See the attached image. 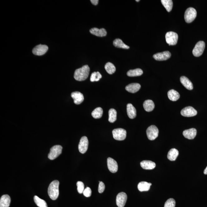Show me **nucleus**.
I'll return each instance as SVG.
<instances>
[{
	"mask_svg": "<svg viewBox=\"0 0 207 207\" xmlns=\"http://www.w3.org/2000/svg\"><path fill=\"white\" fill-rule=\"evenodd\" d=\"M90 68L87 65L83 66L81 68L77 69L74 73V78L78 81H83L88 78Z\"/></svg>",
	"mask_w": 207,
	"mask_h": 207,
	"instance_id": "nucleus-1",
	"label": "nucleus"
},
{
	"mask_svg": "<svg viewBox=\"0 0 207 207\" xmlns=\"http://www.w3.org/2000/svg\"><path fill=\"white\" fill-rule=\"evenodd\" d=\"M59 181L57 180L53 181L49 186L48 192L49 196L52 200H55L58 198L59 194Z\"/></svg>",
	"mask_w": 207,
	"mask_h": 207,
	"instance_id": "nucleus-2",
	"label": "nucleus"
},
{
	"mask_svg": "<svg viewBox=\"0 0 207 207\" xmlns=\"http://www.w3.org/2000/svg\"><path fill=\"white\" fill-rule=\"evenodd\" d=\"M196 16L197 12L196 9L193 7L188 8L185 12V21L187 23H191L194 21Z\"/></svg>",
	"mask_w": 207,
	"mask_h": 207,
	"instance_id": "nucleus-3",
	"label": "nucleus"
},
{
	"mask_svg": "<svg viewBox=\"0 0 207 207\" xmlns=\"http://www.w3.org/2000/svg\"><path fill=\"white\" fill-rule=\"evenodd\" d=\"M62 149L63 147L60 145L53 146L50 149V152L48 155V159L51 160L56 159L62 154Z\"/></svg>",
	"mask_w": 207,
	"mask_h": 207,
	"instance_id": "nucleus-4",
	"label": "nucleus"
},
{
	"mask_svg": "<svg viewBox=\"0 0 207 207\" xmlns=\"http://www.w3.org/2000/svg\"><path fill=\"white\" fill-rule=\"evenodd\" d=\"M146 132L148 139L150 140H154L158 137L159 131L156 126L152 125L148 128Z\"/></svg>",
	"mask_w": 207,
	"mask_h": 207,
	"instance_id": "nucleus-5",
	"label": "nucleus"
},
{
	"mask_svg": "<svg viewBox=\"0 0 207 207\" xmlns=\"http://www.w3.org/2000/svg\"><path fill=\"white\" fill-rule=\"evenodd\" d=\"M113 136L116 140L122 141L126 139L127 132L125 129L118 128L113 130L112 132Z\"/></svg>",
	"mask_w": 207,
	"mask_h": 207,
	"instance_id": "nucleus-6",
	"label": "nucleus"
},
{
	"mask_svg": "<svg viewBox=\"0 0 207 207\" xmlns=\"http://www.w3.org/2000/svg\"><path fill=\"white\" fill-rule=\"evenodd\" d=\"M177 33L173 32H168L165 35L166 43L169 45H176L178 40Z\"/></svg>",
	"mask_w": 207,
	"mask_h": 207,
	"instance_id": "nucleus-7",
	"label": "nucleus"
},
{
	"mask_svg": "<svg viewBox=\"0 0 207 207\" xmlns=\"http://www.w3.org/2000/svg\"><path fill=\"white\" fill-rule=\"evenodd\" d=\"M205 43L204 42L199 41L195 45L193 50V54L194 56L199 57L201 56L204 51Z\"/></svg>",
	"mask_w": 207,
	"mask_h": 207,
	"instance_id": "nucleus-8",
	"label": "nucleus"
},
{
	"mask_svg": "<svg viewBox=\"0 0 207 207\" xmlns=\"http://www.w3.org/2000/svg\"><path fill=\"white\" fill-rule=\"evenodd\" d=\"M89 142L86 136L81 137L78 145L79 151L84 154L86 152L88 147Z\"/></svg>",
	"mask_w": 207,
	"mask_h": 207,
	"instance_id": "nucleus-9",
	"label": "nucleus"
},
{
	"mask_svg": "<svg viewBox=\"0 0 207 207\" xmlns=\"http://www.w3.org/2000/svg\"><path fill=\"white\" fill-rule=\"evenodd\" d=\"M181 114L183 116L191 117L196 116L197 111L193 107L188 106L183 109L181 111Z\"/></svg>",
	"mask_w": 207,
	"mask_h": 207,
	"instance_id": "nucleus-10",
	"label": "nucleus"
},
{
	"mask_svg": "<svg viewBox=\"0 0 207 207\" xmlns=\"http://www.w3.org/2000/svg\"><path fill=\"white\" fill-rule=\"evenodd\" d=\"M127 196L124 192H121L117 195L116 202L118 207H124L127 201Z\"/></svg>",
	"mask_w": 207,
	"mask_h": 207,
	"instance_id": "nucleus-11",
	"label": "nucleus"
},
{
	"mask_svg": "<svg viewBox=\"0 0 207 207\" xmlns=\"http://www.w3.org/2000/svg\"><path fill=\"white\" fill-rule=\"evenodd\" d=\"M48 49V47L46 45H39L33 49L32 52L35 55L41 56L46 53Z\"/></svg>",
	"mask_w": 207,
	"mask_h": 207,
	"instance_id": "nucleus-12",
	"label": "nucleus"
},
{
	"mask_svg": "<svg viewBox=\"0 0 207 207\" xmlns=\"http://www.w3.org/2000/svg\"><path fill=\"white\" fill-rule=\"evenodd\" d=\"M107 164L108 169L111 172L115 173L117 172L118 166L116 161L112 158L109 157L107 160Z\"/></svg>",
	"mask_w": 207,
	"mask_h": 207,
	"instance_id": "nucleus-13",
	"label": "nucleus"
},
{
	"mask_svg": "<svg viewBox=\"0 0 207 207\" xmlns=\"http://www.w3.org/2000/svg\"><path fill=\"white\" fill-rule=\"evenodd\" d=\"M171 54L169 51H165L161 53H158L153 55V57L156 60H166L170 58Z\"/></svg>",
	"mask_w": 207,
	"mask_h": 207,
	"instance_id": "nucleus-14",
	"label": "nucleus"
},
{
	"mask_svg": "<svg viewBox=\"0 0 207 207\" xmlns=\"http://www.w3.org/2000/svg\"><path fill=\"white\" fill-rule=\"evenodd\" d=\"M71 96L74 99V103L78 105L81 104L84 100L83 95L80 92L75 91L72 92Z\"/></svg>",
	"mask_w": 207,
	"mask_h": 207,
	"instance_id": "nucleus-15",
	"label": "nucleus"
},
{
	"mask_svg": "<svg viewBox=\"0 0 207 207\" xmlns=\"http://www.w3.org/2000/svg\"><path fill=\"white\" fill-rule=\"evenodd\" d=\"M197 134L196 130L195 128H191L186 130L183 132V135L186 139L192 140L196 137Z\"/></svg>",
	"mask_w": 207,
	"mask_h": 207,
	"instance_id": "nucleus-16",
	"label": "nucleus"
},
{
	"mask_svg": "<svg viewBox=\"0 0 207 207\" xmlns=\"http://www.w3.org/2000/svg\"><path fill=\"white\" fill-rule=\"evenodd\" d=\"M90 32L92 34L99 37H105L107 35V33L104 28L99 29L97 28H93L90 30Z\"/></svg>",
	"mask_w": 207,
	"mask_h": 207,
	"instance_id": "nucleus-17",
	"label": "nucleus"
},
{
	"mask_svg": "<svg viewBox=\"0 0 207 207\" xmlns=\"http://www.w3.org/2000/svg\"><path fill=\"white\" fill-rule=\"evenodd\" d=\"M141 88V86L139 83H133L129 84L126 87V90L131 93H134L139 91Z\"/></svg>",
	"mask_w": 207,
	"mask_h": 207,
	"instance_id": "nucleus-18",
	"label": "nucleus"
},
{
	"mask_svg": "<svg viewBox=\"0 0 207 207\" xmlns=\"http://www.w3.org/2000/svg\"><path fill=\"white\" fill-rule=\"evenodd\" d=\"M11 199L9 195H3L0 199V207H9Z\"/></svg>",
	"mask_w": 207,
	"mask_h": 207,
	"instance_id": "nucleus-19",
	"label": "nucleus"
},
{
	"mask_svg": "<svg viewBox=\"0 0 207 207\" xmlns=\"http://www.w3.org/2000/svg\"><path fill=\"white\" fill-rule=\"evenodd\" d=\"M127 111L128 116L130 118L133 119L137 115V111L135 107L131 104H127Z\"/></svg>",
	"mask_w": 207,
	"mask_h": 207,
	"instance_id": "nucleus-20",
	"label": "nucleus"
},
{
	"mask_svg": "<svg viewBox=\"0 0 207 207\" xmlns=\"http://www.w3.org/2000/svg\"><path fill=\"white\" fill-rule=\"evenodd\" d=\"M140 165L145 170L154 169L156 166L155 163L149 160H144L141 161Z\"/></svg>",
	"mask_w": 207,
	"mask_h": 207,
	"instance_id": "nucleus-21",
	"label": "nucleus"
},
{
	"mask_svg": "<svg viewBox=\"0 0 207 207\" xmlns=\"http://www.w3.org/2000/svg\"><path fill=\"white\" fill-rule=\"evenodd\" d=\"M180 82L188 90H191L193 88L192 83L187 77L185 76H181L180 79Z\"/></svg>",
	"mask_w": 207,
	"mask_h": 207,
	"instance_id": "nucleus-22",
	"label": "nucleus"
},
{
	"mask_svg": "<svg viewBox=\"0 0 207 207\" xmlns=\"http://www.w3.org/2000/svg\"><path fill=\"white\" fill-rule=\"evenodd\" d=\"M151 183L146 181L140 182L138 185V189L141 192L147 191L150 189Z\"/></svg>",
	"mask_w": 207,
	"mask_h": 207,
	"instance_id": "nucleus-23",
	"label": "nucleus"
},
{
	"mask_svg": "<svg viewBox=\"0 0 207 207\" xmlns=\"http://www.w3.org/2000/svg\"><path fill=\"white\" fill-rule=\"evenodd\" d=\"M143 106L146 111L150 112L152 111L155 108V104L154 102L151 100H147L145 101L143 104Z\"/></svg>",
	"mask_w": 207,
	"mask_h": 207,
	"instance_id": "nucleus-24",
	"label": "nucleus"
},
{
	"mask_svg": "<svg viewBox=\"0 0 207 207\" xmlns=\"http://www.w3.org/2000/svg\"><path fill=\"white\" fill-rule=\"evenodd\" d=\"M168 96L170 100L175 101L180 98V95L179 93L175 90H171L168 91Z\"/></svg>",
	"mask_w": 207,
	"mask_h": 207,
	"instance_id": "nucleus-25",
	"label": "nucleus"
},
{
	"mask_svg": "<svg viewBox=\"0 0 207 207\" xmlns=\"http://www.w3.org/2000/svg\"><path fill=\"white\" fill-rule=\"evenodd\" d=\"M179 155V151L177 149H172L168 151L167 158L170 160L174 161L175 160Z\"/></svg>",
	"mask_w": 207,
	"mask_h": 207,
	"instance_id": "nucleus-26",
	"label": "nucleus"
},
{
	"mask_svg": "<svg viewBox=\"0 0 207 207\" xmlns=\"http://www.w3.org/2000/svg\"><path fill=\"white\" fill-rule=\"evenodd\" d=\"M143 73V71L141 69L137 68L135 70H130L127 72V75L130 77H135L140 76Z\"/></svg>",
	"mask_w": 207,
	"mask_h": 207,
	"instance_id": "nucleus-27",
	"label": "nucleus"
},
{
	"mask_svg": "<svg viewBox=\"0 0 207 207\" xmlns=\"http://www.w3.org/2000/svg\"><path fill=\"white\" fill-rule=\"evenodd\" d=\"M113 45L116 47L128 49L129 47L124 43L122 40L119 38H117L114 40L113 42Z\"/></svg>",
	"mask_w": 207,
	"mask_h": 207,
	"instance_id": "nucleus-28",
	"label": "nucleus"
},
{
	"mask_svg": "<svg viewBox=\"0 0 207 207\" xmlns=\"http://www.w3.org/2000/svg\"><path fill=\"white\" fill-rule=\"evenodd\" d=\"M117 111L114 109H111L109 111V121L111 123H113L116 121Z\"/></svg>",
	"mask_w": 207,
	"mask_h": 207,
	"instance_id": "nucleus-29",
	"label": "nucleus"
},
{
	"mask_svg": "<svg viewBox=\"0 0 207 207\" xmlns=\"http://www.w3.org/2000/svg\"><path fill=\"white\" fill-rule=\"evenodd\" d=\"M161 2L168 12H170L172 9L173 2L171 0H161Z\"/></svg>",
	"mask_w": 207,
	"mask_h": 207,
	"instance_id": "nucleus-30",
	"label": "nucleus"
},
{
	"mask_svg": "<svg viewBox=\"0 0 207 207\" xmlns=\"http://www.w3.org/2000/svg\"><path fill=\"white\" fill-rule=\"evenodd\" d=\"M91 114L92 116L95 119L100 118L103 114V110L100 107H97L92 112Z\"/></svg>",
	"mask_w": 207,
	"mask_h": 207,
	"instance_id": "nucleus-31",
	"label": "nucleus"
},
{
	"mask_svg": "<svg viewBox=\"0 0 207 207\" xmlns=\"http://www.w3.org/2000/svg\"><path fill=\"white\" fill-rule=\"evenodd\" d=\"M105 69L107 73L112 75V74L115 73L116 71V68L115 66L110 62H108L106 64L105 66Z\"/></svg>",
	"mask_w": 207,
	"mask_h": 207,
	"instance_id": "nucleus-32",
	"label": "nucleus"
},
{
	"mask_svg": "<svg viewBox=\"0 0 207 207\" xmlns=\"http://www.w3.org/2000/svg\"><path fill=\"white\" fill-rule=\"evenodd\" d=\"M34 201L35 203L38 207H48L47 205L46 202L37 196H34Z\"/></svg>",
	"mask_w": 207,
	"mask_h": 207,
	"instance_id": "nucleus-33",
	"label": "nucleus"
},
{
	"mask_svg": "<svg viewBox=\"0 0 207 207\" xmlns=\"http://www.w3.org/2000/svg\"><path fill=\"white\" fill-rule=\"evenodd\" d=\"M102 75L99 72H94L91 75L90 81L91 82L98 81L102 78Z\"/></svg>",
	"mask_w": 207,
	"mask_h": 207,
	"instance_id": "nucleus-34",
	"label": "nucleus"
},
{
	"mask_svg": "<svg viewBox=\"0 0 207 207\" xmlns=\"http://www.w3.org/2000/svg\"><path fill=\"white\" fill-rule=\"evenodd\" d=\"M175 201L173 198H170L166 201L164 207H175Z\"/></svg>",
	"mask_w": 207,
	"mask_h": 207,
	"instance_id": "nucleus-35",
	"label": "nucleus"
},
{
	"mask_svg": "<svg viewBox=\"0 0 207 207\" xmlns=\"http://www.w3.org/2000/svg\"><path fill=\"white\" fill-rule=\"evenodd\" d=\"M76 185L77 186V190H78V192L80 194L83 193L84 190H85L84 189L85 186H84L83 182L80 181H78L76 183Z\"/></svg>",
	"mask_w": 207,
	"mask_h": 207,
	"instance_id": "nucleus-36",
	"label": "nucleus"
},
{
	"mask_svg": "<svg viewBox=\"0 0 207 207\" xmlns=\"http://www.w3.org/2000/svg\"><path fill=\"white\" fill-rule=\"evenodd\" d=\"M92 191L90 188L87 187L85 188L83 192V194L86 197H90L91 195Z\"/></svg>",
	"mask_w": 207,
	"mask_h": 207,
	"instance_id": "nucleus-37",
	"label": "nucleus"
},
{
	"mask_svg": "<svg viewBox=\"0 0 207 207\" xmlns=\"http://www.w3.org/2000/svg\"><path fill=\"white\" fill-rule=\"evenodd\" d=\"M99 185L98 187V191L99 193H102L105 190V186L103 182L102 181H99Z\"/></svg>",
	"mask_w": 207,
	"mask_h": 207,
	"instance_id": "nucleus-38",
	"label": "nucleus"
},
{
	"mask_svg": "<svg viewBox=\"0 0 207 207\" xmlns=\"http://www.w3.org/2000/svg\"><path fill=\"white\" fill-rule=\"evenodd\" d=\"M91 2L92 4L96 6V5L98 4L99 1L98 0H91Z\"/></svg>",
	"mask_w": 207,
	"mask_h": 207,
	"instance_id": "nucleus-39",
	"label": "nucleus"
},
{
	"mask_svg": "<svg viewBox=\"0 0 207 207\" xmlns=\"http://www.w3.org/2000/svg\"><path fill=\"white\" fill-rule=\"evenodd\" d=\"M204 173L205 175H207V166L204 170Z\"/></svg>",
	"mask_w": 207,
	"mask_h": 207,
	"instance_id": "nucleus-40",
	"label": "nucleus"
},
{
	"mask_svg": "<svg viewBox=\"0 0 207 207\" xmlns=\"http://www.w3.org/2000/svg\"><path fill=\"white\" fill-rule=\"evenodd\" d=\"M136 1L139 2V1H139V0H138V1H137V0H136Z\"/></svg>",
	"mask_w": 207,
	"mask_h": 207,
	"instance_id": "nucleus-41",
	"label": "nucleus"
}]
</instances>
